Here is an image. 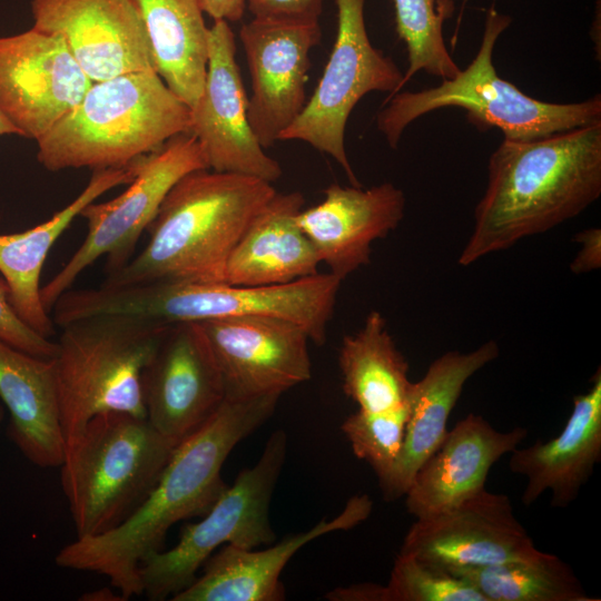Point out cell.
<instances>
[{
    "instance_id": "1",
    "label": "cell",
    "mask_w": 601,
    "mask_h": 601,
    "mask_svg": "<svg viewBox=\"0 0 601 601\" xmlns=\"http://www.w3.org/2000/svg\"><path fill=\"white\" fill-rule=\"evenodd\" d=\"M279 397L225 398L200 427L176 445L155 486L120 524L76 538L57 553L56 564L107 577L124 600L141 595L140 562L161 550L175 523L210 510L227 486L221 479L226 459L270 417Z\"/></svg>"
},
{
    "instance_id": "2",
    "label": "cell",
    "mask_w": 601,
    "mask_h": 601,
    "mask_svg": "<svg viewBox=\"0 0 601 601\" xmlns=\"http://www.w3.org/2000/svg\"><path fill=\"white\" fill-rule=\"evenodd\" d=\"M600 195L601 124L528 141L503 139L489 158L486 188L459 264L548 231Z\"/></svg>"
},
{
    "instance_id": "3",
    "label": "cell",
    "mask_w": 601,
    "mask_h": 601,
    "mask_svg": "<svg viewBox=\"0 0 601 601\" xmlns=\"http://www.w3.org/2000/svg\"><path fill=\"white\" fill-rule=\"evenodd\" d=\"M275 193L273 184L252 176L208 168L188 173L147 227L145 247L101 285L224 283L231 250Z\"/></svg>"
},
{
    "instance_id": "4",
    "label": "cell",
    "mask_w": 601,
    "mask_h": 601,
    "mask_svg": "<svg viewBox=\"0 0 601 601\" xmlns=\"http://www.w3.org/2000/svg\"><path fill=\"white\" fill-rule=\"evenodd\" d=\"M190 108L155 70L92 81L81 100L37 141L50 171L122 168L189 132Z\"/></svg>"
},
{
    "instance_id": "5",
    "label": "cell",
    "mask_w": 601,
    "mask_h": 601,
    "mask_svg": "<svg viewBox=\"0 0 601 601\" xmlns=\"http://www.w3.org/2000/svg\"><path fill=\"white\" fill-rule=\"evenodd\" d=\"M511 18L490 8L482 42L472 62L451 79L421 91L396 92L384 100L376 127L395 149L405 128L434 110L457 107L480 130L500 129L504 139L528 141L601 124V96L570 104L538 100L502 79L493 65V51Z\"/></svg>"
},
{
    "instance_id": "6",
    "label": "cell",
    "mask_w": 601,
    "mask_h": 601,
    "mask_svg": "<svg viewBox=\"0 0 601 601\" xmlns=\"http://www.w3.org/2000/svg\"><path fill=\"white\" fill-rule=\"evenodd\" d=\"M177 444L146 417L121 412L91 417L60 465L77 538L120 524L155 486Z\"/></svg>"
},
{
    "instance_id": "7",
    "label": "cell",
    "mask_w": 601,
    "mask_h": 601,
    "mask_svg": "<svg viewBox=\"0 0 601 601\" xmlns=\"http://www.w3.org/2000/svg\"><path fill=\"white\" fill-rule=\"evenodd\" d=\"M168 326L136 316L98 315L60 327L51 361L66 449L97 414L146 417L142 372Z\"/></svg>"
},
{
    "instance_id": "8",
    "label": "cell",
    "mask_w": 601,
    "mask_h": 601,
    "mask_svg": "<svg viewBox=\"0 0 601 601\" xmlns=\"http://www.w3.org/2000/svg\"><path fill=\"white\" fill-rule=\"evenodd\" d=\"M342 279L332 273L268 286L158 282L99 286L90 297L97 315H127L162 325L243 316H269L303 327L315 344L326 339Z\"/></svg>"
},
{
    "instance_id": "9",
    "label": "cell",
    "mask_w": 601,
    "mask_h": 601,
    "mask_svg": "<svg viewBox=\"0 0 601 601\" xmlns=\"http://www.w3.org/2000/svg\"><path fill=\"white\" fill-rule=\"evenodd\" d=\"M286 450L285 432L275 431L258 461L226 486L199 522L181 530L175 546L151 553L140 562L138 575L147 599L165 600L186 589L220 545L255 549L275 540L269 504Z\"/></svg>"
},
{
    "instance_id": "10",
    "label": "cell",
    "mask_w": 601,
    "mask_h": 601,
    "mask_svg": "<svg viewBox=\"0 0 601 601\" xmlns=\"http://www.w3.org/2000/svg\"><path fill=\"white\" fill-rule=\"evenodd\" d=\"M135 165V178L122 194L105 203L92 201L80 213L88 226L83 242L40 288L41 303L49 314L81 272L99 257L107 256L106 275L124 267L174 185L188 173L207 168L190 132L174 136Z\"/></svg>"
},
{
    "instance_id": "11",
    "label": "cell",
    "mask_w": 601,
    "mask_h": 601,
    "mask_svg": "<svg viewBox=\"0 0 601 601\" xmlns=\"http://www.w3.org/2000/svg\"><path fill=\"white\" fill-rule=\"evenodd\" d=\"M337 32L322 77L297 119L279 140H299L331 156L351 185L361 187L345 148L347 120L357 102L372 91L388 97L402 89L403 73L376 49L367 35L365 0H335Z\"/></svg>"
},
{
    "instance_id": "12",
    "label": "cell",
    "mask_w": 601,
    "mask_h": 601,
    "mask_svg": "<svg viewBox=\"0 0 601 601\" xmlns=\"http://www.w3.org/2000/svg\"><path fill=\"white\" fill-rule=\"evenodd\" d=\"M236 61L229 23L214 21L208 35L207 70L201 93L190 108L189 132L197 139L208 169L256 177L270 184L283 170L254 135Z\"/></svg>"
},
{
    "instance_id": "13",
    "label": "cell",
    "mask_w": 601,
    "mask_h": 601,
    "mask_svg": "<svg viewBox=\"0 0 601 601\" xmlns=\"http://www.w3.org/2000/svg\"><path fill=\"white\" fill-rule=\"evenodd\" d=\"M197 324L223 376L225 398L280 396L312 376L311 339L293 322L243 316Z\"/></svg>"
},
{
    "instance_id": "14",
    "label": "cell",
    "mask_w": 601,
    "mask_h": 601,
    "mask_svg": "<svg viewBox=\"0 0 601 601\" xmlns=\"http://www.w3.org/2000/svg\"><path fill=\"white\" fill-rule=\"evenodd\" d=\"M91 82L59 36L32 27L0 37V109L20 137L37 142Z\"/></svg>"
},
{
    "instance_id": "15",
    "label": "cell",
    "mask_w": 601,
    "mask_h": 601,
    "mask_svg": "<svg viewBox=\"0 0 601 601\" xmlns=\"http://www.w3.org/2000/svg\"><path fill=\"white\" fill-rule=\"evenodd\" d=\"M539 551L515 518L510 497L485 489L416 519L400 550L446 571L525 559Z\"/></svg>"
},
{
    "instance_id": "16",
    "label": "cell",
    "mask_w": 601,
    "mask_h": 601,
    "mask_svg": "<svg viewBox=\"0 0 601 601\" xmlns=\"http://www.w3.org/2000/svg\"><path fill=\"white\" fill-rule=\"evenodd\" d=\"M322 38L319 23L252 19L239 30L250 73L247 104L250 128L270 148L303 111L311 51Z\"/></svg>"
},
{
    "instance_id": "17",
    "label": "cell",
    "mask_w": 601,
    "mask_h": 601,
    "mask_svg": "<svg viewBox=\"0 0 601 601\" xmlns=\"http://www.w3.org/2000/svg\"><path fill=\"white\" fill-rule=\"evenodd\" d=\"M146 418L180 442L225 400L223 376L197 323L169 325L141 377Z\"/></svg>"
},
{
    "instance_id": "18",
    "label": "cell",
    "mask_w": 601,
    "mask_h": 601,
    "mask_svg": "<svg viewBox=\"0 0 601 601\" xmlns=\"http://www.w3.org/2000/svg\"><path fill=\"white\" fill-rule=\"evenodd\" d=\"M30 7L33 28L59 36L91 81L155 70L130 0H31Z\"/></svg>"
},
{
    "instance_id": "19",
    "label": "cell",
    "mask_w": 601,
    "mask_h": 601,
    "mask_svg": "<svg viewBox=\"0 0 601 601\" xmlns=\"http://www.w3.org/2000/svg\"><path fill=\"white\" fill-rule=\"evenodd\" d=\"M404 193L392 183L363 189L331 184L324 199L297 216L321 264L342 280L370 263L371 246L385 238L404 216Z\"/></svg>"
},
{
    "instance_id": "20",
    "label": "cell",
    "mask_w": 601,
    "mask_h": 601,
    "mask_svg": "<svg viewBox=\"0 0 601 601\" xmlns=\"http://www.w3.org/2000/svg\"><path fill=\"white\" fill-rule=\"evenodd\" d=\"M367 495L348 500L331 520L322 519L312 529L286 536L265 550L254 551L225 544L204 563V572L173 601H282L285 589L280 574L292 556L308 542L339 530H348L372 512Z\"/></svg>"
},
{
    "instance_id": "21",
    "label": "cell",
    "mask_w": 601,
    "mask_h": 601,
    "mask_svg": "<svg viewBox=\"0 0 601 601\" xmlns=\"http://www.w3.org/2000/svg\"><path fill=\"white\" fill-rule=\"evenodd\" d=\"M518 426L495 430L483 416L470 413L445 437L414 475L405 496L416 519L449 509L479 491L491 467L526 437Z\"/></svg>"
},
{
    "instance_id": "22",
    "label": "cell",
    "mask_w": 601,
    "mask_h": 601,
    "mask_svg": "<svg viewBox=\"0 0 601 601\" xmlns=\"http://www.w3.org/2000/svg\"><path fill=\"white\" fill-rule=\"evenodd\" d=\"M601 460V370L588 392L574 396L562 432L549 442H536L511 452L510 470L526 477L521 501L534 503L544 492L551 505L566 508L589 481Z\"/></svg>"
},
{
    "instance_id": "23",
    "label": "cell",
    "mask_w": 601,
    "mask_h": 601,
    "mask_svg": "<svg viewBox=\"0 0 601 601\" xmlns=\"http://www.w3.org/2000/svg\"><path fill=\"white\" fill-rule=\"evenodd\" d=\"M499 353L494 341L469 353L446 352L432 362L418 382L413 383L403 445L393 471L380 484L385 499L405 495L418 469L445 437L450 414L465 383Z\"/></svg>"
},
{
    "instance_id": "24",
    "label": "cell",
    "mask_w": 601,
    "mask_h": 601,
    "mask_svg": "<svg viewBox=\"0 0 601 601\" xmlns=\"http://www.w3.org/2000/svg\"><path fill=\"white\" fill-rule=\"evenodd\" d=\"M304 204L300 191H276L231 250L224 283L268 286L317 274L319 257L297 223Z\"/></svg>"
},
{
    "instance_id": "25",
    "label": "cell",
    "mask_w": 601,
    "mask_h": 601,
    "mask_svg": "<svg viewBox=\"0 0 601 601\" xmlns=\"http://www.w3.org/2000/svg\"><path fill=\"white\" fill-rule=\"evenodd\" d=\"M135 161L122 168L93 170L85 189L51 218L21 233L0 235V274L9 287L10 303L17 315L42 336L50 338L56 333V324L40 299V276L49 250L87 205L132 181Z\"/></svg>"
},
{
    "instance_id": "26",
    "label": "cell",
    "mask_w": 601,
    "mask_h": 601,
    "mask_svg": "<svg viewBox=\"0 0 601 601\" xmlns=\"http://www.w3.org/2000/svg\"><path fill=\"white\" fill-rule=\"evenodd\" d=\"M0 400L9 436L32 464L58 467L65 456L53 365L0 339Z\"/></svg>"
},
{
    "instance_id": "27",
    "label": "cell",
    "mask_w": 601,
    "mask_h": 601,
    "mask_svg": "<svg viewBox=\"0 0 601 601\" xmlns=\"http://www.w3.org/2000/svg\"><path fill=\"white\" fill-rule=\"evenodd\" d=\"M149 42L154 68L189 108L206 77L209 28L198 0H130Z\"/></svg>"
},
{
    "instance_id": "28",
    "label": "cell",
    "mask_w": 601,
    "mask_h": 601,
    "mask_svg": "<svg viewBox=\"0 0 601 601\" xmlns=\"http://www.w3.org/2000/svg\"><path fill=\"white\" fill-rule=\"evenodd\" d=\"M338 364L343 391L358 410L386 412L408 404V364L380 312H370L358 332L343 337Z\"/></svg>"
},
{
    "instance_id": "29",
    "label": "cell",
    "mask_w": 601,
    "mask_h": 601,
    "mask_svg": "<svg viewBox=\"0 0 601 601\" xmlns=\"http://www.w3.org/2000/svg\"><path fill=\"white\" fill-rule=\"evenodd\" d=\"M482 592L489 601H599L587 593L571 566L554 554L449 571Z\"/></svg>"
},
{
    "instance_id": "30",
    "label": "cell",
    "mask_w": 601,
    "mask_h": 601,
    "mask_svg": "<svg viewBox=\"0 0 601 601\" xmlns=\"http://www.w3.org/2000/svg\"><path fill=\"white\" fill-rule=\"evenodd\" d=\"M396 32L407 50L408 67L402 88L418 71L454 78L460 67L447 51L443 23L454 12L453 0H393Z\"/></svg>"
},
{
    "instance_id": "31",
    "label": "cell",
    "mask_w": 601,
    "mask_h": 601,
    "mask_svg": "<svg viewBox=\"0 0 601 601\" xmlns=\"http://www.w3.org/2000/svg\"><path fill=\"white\" fill-rule=\"evenodd\" d=\"M408 412V404L386 412L358 410L346 417L341 426L354 454L372 466L380 484L388 477L397 461Z\"/></svg>"
},
{
    "instance_id": "32",
    "label": "cell",
    "mask_w": 601,
    "mask_h": 601,
    "mask_svg": "<svg viewBox=\"0 0 601 601\" xmlns=\"http://www.w3.org/2000/svg\"><path fill=\"white\" fill-rule=\"evenodd\" d=\"M386 589L388 601H489L465 579L401 552Z\"/></svg>"
},
{
    "instance_id": "33",
    "label": "cell",
    "mask_w": 601,
    "mask_h": 601,
    "mask_svg": "<svg viewBox=\"0 0 601 601\" xmlns=\"http://www.w3.org/2000/svg\"><path fill=\"white\" fill-rule=\"evenodd\" d=\"M0 339L30 355L52 359L57 353V342L37 333L14 312L9 287L0 277Z\"/></svg>"
},
{
    "instance_id": "34",
    "label": "cell",
    "mask_w": 601,
    "mask_h": 601,
    "mask_svg": "<svg viewBox=\"0 0 601 601\" xmlns=\"http://www.w3.org/2000/svg\"><path fill=\"white\" fill-rule=\"evenodd\" d=\"M324 0H246L253 19L319 23Z\"/></svg>"
},
{
    "instance_id": "35",
    "label": "cell",
    "mask_w": 601,
    "mask_h": 601,
    "mask_svg": "<svg viewBox=\"0 0 601 601\" xmlns=\"http://www.w3.org/2000/svg\"><path fill=\"white\" fill-rule=\"evenodd\" d=\"M573 240L582 247L572 260L570 268L574 274H584L601 266V230L589 228L578 233Z\"/></svg>"
},
{
    "instance_id": "36",
    "label": "cell",
    "mask_w": 601,
    "mask_h": 601,
    "mask_svg": "<svg viewBox=\"0 0 601 601\" xmlns=\"http://www.w3.org/2000/svg\"><path fill=\"white\" fill-rule=\"evenodd\" d=\"M334 601H388L386 585L359 583L346 588H336L327 597Z\"/></svg>"
},
{
    "instance_id": "37",
    "label": "cell",
    "mask_w": 601,
    "mask_h": 601,
    "mask_svg": "<svg viewBox=\"0 0 601 601\" xmlns=\"http://www.w3.org/2000/svg\"><path fill=\"white\" fill-rule=\"evenodd\" d=\"M204 13L214 21H240L246 10V0H198Z\"/></svg>"
},
{
    "instance_id": "38",
    "label": "cell",
    "mask_w": 601,
    "mask_h": 601,
    "mask_svg": "<svg viewBox=\"0 0 601 601\" xmlns=\"http://www.w3.org/2000/svg\"><path fill=\"white\" fill-rule=\"evenodd\" d=\"M81 600L90 601H114V600H124L120 594H116L109 588H104L93 592H89L82 595Z\"/></svg>"
},
{
    "instance_id": "39",
    "label": "cell",
    "mask_w": 601,
    "mask_h": 601,
    "mask_svg": "<svg viewBox=\"0 0 601 601\" xmlns=\"http://www.w3.org/2000/svg\"><path fill=\"white\" fill-rule=\"evenodd\" d=\"M4 135L20 136L18 129L9 121L0 109V136Z\"/></svg>"
},
{
    "instance_id": "40",
    "label": "cell",
    "mask_w": 601,
    "mask_h": 601,
    "mask_svg": "<svg viewBox=\"0 0 601 601\" xmlns=\"http://www.w3.org/2000/svg\"><path fill=\"white\" fill-rule=\"evenodd\" d=\"M2 418H3V408H2V406L0 404V422L2 421Z\"/></svg>"
}]
</instances>
